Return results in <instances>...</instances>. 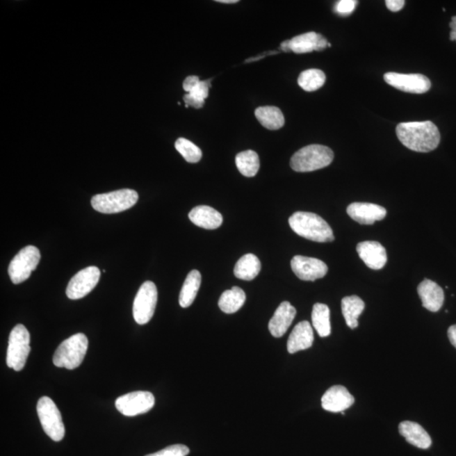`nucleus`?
<instances>
[{"label":"nucleus","instance_id":"dca6fc26","mask_svg":"<svg viewBox=\"0 0 456 456\" xmlns=\"http://www.w3.org/2000/svg\"><path fill=\"white\" fill-rule=\"evenodd\" d=\"M357 252L368 268L380 270L386 265V250L378 242L364 241L359 243L357 246Z\"/></svg>","mask_w":456,"mask_h":456},{"label":"nucleus","instance_id":"58836bf2","mask_svg":"<svg viewBox=\"0 0 456 456\" xmlns=\"http://www.w3.org/2000/svg\"><path fill=\"white\" fill-rule=\"evenodd\" d=\"M451 28L450 37L451 41H456V17H452L451 22L450 23Z\"/></svg>","mask_w":456,"mask_h":456},{"label":"nucleus","instance_id":"473e14b6","mask_svg":"<svg viewBox=\"0 0 456 456\" xmlns=\"http://www.w3.org/2000/svg\"><path fill=\"white\" fill-rule=\"evenodd\" d=\"M211 80L200 81V83L196 86L190 92H188V94H190V95L196 98V99L204 101L208 96H209Z\"/></svg>","mask_w":456,"mask_h":456},{"label":"nucleus","instance_id":"aec40b11","mask_svg":"<svg viewBox=\"0 0 456 456\" xmlns=\"http://www.w3.org/2000/svg\"><path fill=\"white\" fill-rule=\"evenodd\" d=\"M188 218L195 225L208 230L216 229L222 226L223 222L222 214L207 206L195 207L188 214Z\"/></svg>","mask_w":456,"mask_h":456},{"label":"nucleus","instance_id":"a211bd4d","mask_svg":"<svg viewBox=\"0 0 456 456\" xmlns=\"http://www.w3.org/2000/svg\"><path fill=\"white\" fill-rule=\"evenodd\" d=\"M418 293L424 308L431 312H438L442 308L444 301L443 291L431 280L425 279L420 283Z\"/></svg>","mask_w":456,"mask_h":456},{"label":"nucleus","instance_id":"ddd939ff","mask_svg":"<svg viewBox=\"0 0 456 456\" xmlns=\"http://www.w3.org/2000/svg\"><path fill=\"white\" fill-rule=\"evenodd\" d=\"M291 267L294 274L302 281L314 282L323 278L328 272V266L320 259L302 255L293 258Z\"/></svg>","mask_w":456,"mask_h":456},{"label":"nucleus","instance_id":"c85d7f7f","mask_svg":"<svg viewBox=\"0 0 456 456\" xmlns=\"http://www.w3.org/2000/svg\"><path fill=\"white\" fill-rule=\"evenodd\" d=\"M236 165L238 171L247 178L257 174L259 169V158L256 152L251 150L242 152L236 156Z\"/></svg>","mask_w":456,"mask_h":456},{"label":"nucleus","instance_id":"e433bc0d","mask_svg":"<svg viewBox=\"0 0 456 456\" xmlns=\"http://www.w3.org/2000/svg\"><path fill=\"white\" fill-rule=\"evenodd\" d=\"M385 5L393 13H397V11L402 9L405 6V1L404 0H386Z\"/></svg>","mask_w":456,"mask_h":456},{"label":"nucleus","instance_id":"412c9836","mask_svg":"<svg viewBox=\"0 0 456 456\" xmlns=\"http://www.w3.org/2000/svg\"><path fill=\"white\" fill-rule=\"evenodd\" d=\"M399 432L412 446L423 450H427L431 446L432 439L430 434L418 423L405 421L400 423Z\"/></svg>","mask_w":456,"mask_h":456},{"label":"nucleus","instance_id":"f257e3e1","mask_svg":"<svg viewBox=\"0 0 456 456\" xmlns=\"http://www.w3.org/2000/svg\"><path fill=\"white\" fill-rule=\"evenodd\" d=\"M396 135L405 147L416 152H430L440 142L439 129L432 121L409 122L397 125Z\"/></svg>","mask_w":456,"mask_h":456},{"label":"nucleus","instance_id":"9d476101","mask_svg":"<svg viewBox=\"0 0 456 456\" xmlns=\"http://www.w3.org/2000/svg\"><path fill=\"white\" fill-rule=\"evenodd\" d=\"M155 397L151 392L135 391L120 396L116 400L117 410L127 416L147 414L154 407Z\"/></svg>","mask_w":456,"mask_h":456},{"label":"nucleus","instance_id":"7ed1b4c3","mask_svg":"<svg viewBox=\"0 0 456 456\" xmlns=\"http://www.w3.org/2000/svg\"><path fill=\"white\" fill-rule=\"evenodd\" d=\"M333 159L332 149L322 145H310L295 153L290 166L298 172H313L329 166Z\"/></svg>","mask_w":456,"mask_h":456},{"label":"nucleus","instance_id":"bb28decb","mask_svg":"<svg viewBox=\"0 0 456 456\" xmlns=\"http://www.w3.org/2000/svg\"><path fill=\"white\" fill-rule=\"evenodd\" d=\"M329 307L324 304H316L313 307L312 324L318 336L327 337L332 333Z\"/></svg>","mask_w":456,"mask_h":456},{"label":"nucleus","instance_id":"7c9ffc66","mask_svg":"<svg viewBox=\"0 0 456 456\" xmlns=\"http://www.w3.org/2000/svg\"><path fill=\"white\" fill-rule=\"evenodd\" d=\"M175 148L188 163H196L202 158V150L197 145L187 139L179 138L177 140Z\"/></svg>","mask_w":456,"mask_h":456},{"label":"nucleus","instance_id":"1a4fd4ad","mask_svg":"<svg viewBox=\"0 0 456 456\" xmlns=\"http://www.w3.org/2000/svg\"><path fill=\"white\" fill-rule=\"evenodd\" d=\"M157 296V288L152 282H145L140 286L133 305V318L137 324L145 325L152 320L155 313Z\"/></svg>","mask_w":456,"mask_h":456},{"label":"nucleus","instance_id":"4c0bfd02","mask_svg":"<svg viewBox=\"0 0 456 456\" xmlns=\"http://www.w3.org/2000/svg\"><path fill=\"white\" fill-rule=\"evenodd\" d=\"M448 336H449L450 343L456 348V325L450 326L448 329Z\"/></svg>","mask_w":456,"mask_h":456},{"label":"nucleus","instance_id":"39448f33","mask_svg":"<svg viewBox=\"0 0 456 456\" xmlns=\"http://www.w3.org/2000/svg\"><path fill=\"white\" fill-rule=\"evenodd\" d=\"M138 199L139 195L136 190L124 188L93 196L90 203L94 209L101 213L114 214L131 209Z\"/></svg>","mask_w":456,"mask_h":456},{"label":"nucleus","instance_id":"6e6552de","mask_svg":"<svg viewBox=\"0 0 456 456\" xmlns=\"http://www.w3.org/2000/svg\"><path fill=\"white\" fill-rule=\"evenodd\" d=\"M41 259L40 251L35 246H26L19 251L11 261L9 266L10 280L19 284L31 277Z\"/></svg>","mask_w":456,"mask_h":456},{"label":"nucleus","instance_id":"9b49d317","mask_svg":"<svg viewBox=\"0 0 456 456\" xmlns=\"http://www.w3.org/2000/svg\"><path fill=\"white\" fill-rule=\"evenodd\" d=\"M101 271L96 266H89L79 271L70 281L66 289L70 300H77L88 295L100 280Z\"/></svg>","mask_w":456,"mask_h":456},{"label":"nucleus","instance_id":"ea45409f","mask_svg":"<svg viewBox=\"0 0 456 456\" xmlns=\"http://www.w3.org/2000/svg\"><path fill=\"white\" fill-rule=\"evenodd\" d=\"M281 49L282 51H284V52H289V40L283 42L281 44Z\"/></svg>","mask_w":456,"mask_h":456},{"label":"nucleus","instance_id":"0eeeda50","mask_svg":"<svg viewBox=\"0 0 456 456\" xmlns=\"http://www.w3.org/2000/svg\"><path fill=\"white\" fill-rule=\"evenodd\" d=\"M39 420L43 430L54 441H61L65 435V424L62 416L54 400L43 396L38 400L37 406Z\"/></svg>","mask_w":456,"mask_h":456},{"label":"nucleus","instance_id":"c9c22d12","mask_svg":"<svg viewBox=\"0 0 456 456\" xmlns=\"http://www.w3.org/2000/svg\"><path fill=\"white\" fill-rule=\"evenodd\" d=\"M184 101L186 102V107L188 108V106L195 108H202L204 104V101H200L196 99L194 97H192L190 94L186 93L184 97Z\"/></svg>","mask_w":456,"mask_h":456},{"label":"nucleus","instance_id":"f8f14e48","mask_svg":"<svg viewBox=\"0 0 456 456\" xmlns=\"http://www.w3.org/2000/svg\"><path fill=\"white\" fill-rule=\"evenodd\" d=\"M384 79L389 85L405 92L423 94L431 88L430 79L421 74L389 72Z\"/></svg>","mask_w":456,"mask_h":456},{"label":"nucleus","instance_id":"393cba45","mask_svg":"<svg viewBox=\"0 0 456 456\" xmlns=\"http://www.w3.org/2000/svg\"><path fill=\"white\" fill-rule=\"evenodd\" d=\"M254 114L259 123L270 131H277L285 124L284 116L281 109L273 106L259 107L255 110Z\"/></svg>","mask_w":456,"mask_h":456},{"label":"nucleus","instance_id":"2f4dec72","mask_svg":"<svg viewBox=\"0 0 456 456\" xmlns=\"http://www.w3.org/2000/svg\"><path fill=\"white\" fill-rule=\"evenodd\" d=\"M190 453V449L184 444H174L165 449L157 451L156 453L145 456H186Z\"/></svg>","mask_w":456,"mask_h":456},{"label":"nucleus","instance_id":"c756f323","mask_svg":"<svg viewBox=\"0 0 456 456\" xmlns=\"http://www.w3.org/2000/svg\"><path fill=\"white\" fill-rule=\"evenodd\" d=\"M325 79V74L322 70H308L300 74L298 83L306 92H316L324 86Z\"/></svg>","mask_w":456,"mask_h":456},{"label":"nucleus","instance_id":"5701e85b","mask_svg":"<svg viewBox=\"0 0 456 456\" xmlns=\"http://www.w3.org/2000/svg\"><path fill=\"white\" fill-rule=\"evenodd\" d=\"M202 285V275L197 270L188 273L179 294V304L182 308H188L194 302Z\"/></svg>","mask_w":456,"mask_h":456},{"label":"nucleus","instance_id":"f03ea898","mask_svg":"<svg viewBox=\"0 0 456 456\" xmlns=\"http://www.w3.org/2000/svg\"><path fill=\"white\" fill-rule=\"evenodd\" d=\"M288 222L294 233L309 241L329 243L335 239L329 224L321 216L311 212H295Z\"/></svg>","mask_w":456,"mask_h":456},{"label":"nucleus","instance_id":"b1692460","mask_svg":"<svg viewBox=\"0 0 456 456\" xmlns=\"http://www.w3.org/2000/svg\"><path fill=\"white\" fill-rule=\"evenodd\" d=\"M364 309V302L359 297L349 296L342 300V314L349 328L355 329L359 326V318Z\"/></svg>","mask_w":456,"mask_h":456},{"label":"nucleus","instance_id":"cd10ccee","mask_svg":"<svg viewBox=\"0 0 456 456\" xmlns=\"http://www.w3.org/2000/svg\"><path fill=\"white\" fill-rule=\"evenodd\" d=\"M321 36L320 34L310 31L295 37L289 40L290 51H293L295 54H306L317 51L318 41Z\"/></svg>","mask_w":456,"mask_h":456},{"label":"nucleus","instance_id":"4be33fe9","mask_svg":"<svg viewBox=\"0 0 456 456\" xmlns=\"http://www.w3.org/2000/svg\"><path fill=\"white\" fill-rule=\"evenodd\" d=\"M261 270V263L256 255L247 254L238 259L234 267L235 277L243 281H252Z\"/></svg>","mask_w":456,"mask_h":456},{"label":"nucleus","instance_id":"423d86ee","mask_svg":"<svg viewBox=\"0 0 456 456\" xmlns=\"http://www.w3.org/2000/svg\"><path fill=\"white\" fill-rule=\"evenodd\" d=\"M30 342V334L25 326L21 324L15 325L10 334L8 345V367L13 368L15 371H21L24 368L31 352Z\"/></svg>","mask_w":456,"mask_h":456},{"label":"nucleus","instance_id":"6ab92c4d","mask_svg":"<svg viewBox=\"0 0 456 456\" xmlns=\"http://www.w3.org/2000/svg\"><path fill=\"white\" fill-rule=\"evenodd\" d=\"M314 332L308 321H302L295 326L288 341V351L291 355L312 347Z\"/></svg>","mask_w":456,"mask_h":456},{"label":"nucleus","instance_id":"2eb2a0df","mask_svg":"<svg viewBox=\"0 0 456 456\" xmlns=\"http://www.w3.org/2000/svg\"><path fill=\"white\" fill-rule=\"evenodd\" d=\"M355 399L350 394L348 389L341 385L329 388L322 396V407L330 412H341L351 407Z\"/></svg>","mask_w":456,"mask_h":456},{"label":"nucleus","instance_id":"a19ab883","mask_svg":"<svg viewBox=\"0 0 456 456\" xmlns=\"http://www.w3.org/2000/svg\"><path fill=\"white\" fill-rule=\"evenodd\" d=\"M216 2H219L222 3H238V0H218V1Z\"/></svg>","mask_w":456,"mask_h":456},{"label":"nucleus","instance_id":"a878e982","mask_svg":"<svg viewBox=\"0 0 456 456\" xmlns=\"http://www.w3.org/2000/svg\"><path fill=\"white\" fill-rule=\"evenodd\" d=\"M245 300L246 295L243 290L238 286H234L233 288L227 290L222 294L218 305L222 312L234 314L242 308Z\"/></svg>","mask_w":456,"mask_h":456},{"label":"nucleus","instance_id":"4468645a","mask_svg":"<svg viewBox=\"0 0 456 456\" xmlns=\"http://www.w3.org/2000/svg\"><path fill=\"white\" fill-rule=\"evenodd\" d=\"M347 212L350 218L361 225H372L383 220L387 214L386 210L378 204L360 202L350 204Z\"/></svg>","mask_w":456,"mask_h":456},{"label":"nucleus","instance_id":"20e7f679","mask_svg":"<svg viewBox=\"0 0 456 456\" xmlns=\"http://www.w3.org/2000/svg\"><path fill=\"white\" fill-rule=\"evenodd\" d=\"M88 349V339L84 334L78 333L63 341L54 355V364L69 370L82 364Z\"/></svg>","mask_w":456,"mask_h":456},{"label":"nucleus","instance_id":"72a5a7b5","mask_svg":"<svg viewBox=\"0 0 456 456\" xmlns=\"http://www.w3.org/2000/svg\"><path fill=\"white\" fill-rule=\"evenodd\" d=\"M357 2L355 0H341L336 3L335 11L342 17H347L355 11Z\"/></svg>","mask_w":456,"mask_h":456},{"label":"nucleus","instance_id":"f704fd0d","mask_svg":"<svg viewBox=\"0 0 456 456\" xmlns=\"http://www.w3.org/2000/svg\"><path fill=\"white\" fill-rule=\"evenodd\" d=\"M200 82V78L195 76H188L184 80L183 83L184 90L187 93L190 92Z\"/></svg>","mask_w":456,"mask_h":456},{"label":"nucleus","instance_id":"f3484780","mask_svg":"<svg viewBox=\"0 0 456 456\" xmlns=\"http://www.w3.org/2000/svg\"><path fill=\"white\" fill-rule=\"evenodd\" d=\"M296 314V309L289 302H282L270 320L269 329L271 335L277 338L284 336Z\"/></svg>","mask_w":456,"mask_h":456}]
</instances>
